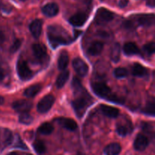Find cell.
Wrapping results in <instances>:
<instances>
[{"label": "cell", "instance_id": "6da1fadb", "mask_svg": "<svg viewBox=\"0 0 155 155\" xmlns=\"http://www.w3.org/2000/svg\"><path fill=\"white\" fill-rule=\"evenodd\" d=\"M114 19V14L110 11L101 8L98 9L95 17V22L98 24H104L108 23Z\"/></svg>", "mask_w": 155, "mask_h": 155}, {"label": "cell", "instance_id": "7a4b0ae2", "mask_svg": "<svg viewBox=\"0 0 155 155\" xmlns=\"http://www.w3.org/2000/svg\"><path fill=\"white\" fill-rule=\"evenodd\" d=\"M54 97L52 95H47L39 101L37 105V110L40 114H45L51 108L54 103Z\"/></svg>", "mask_w": 155, "mask_h": 155}, {"label": "cell", "instance_id": "3957f363", "mask_svg": "<svg viewBox=\"0 0 155 155\" xmlns=\"http://www.w3.org/2000/svg\"><path fill=\"white\" fill-rule=\"evenodd\" d=\"M17 71L18 77L22 80H27L31 78L32 71L28 68L27 62L24 60H19L17 64Z\"/></svg>", "mask_w": 155, "mask_h": 155}, {"label": "cell", "instance_id": "277c9868", "mask_svg": "<svg viewBox=\"0 0 155 155\" xmlns=\"http://www.w3.org/2000/svg\"><path fill=\"white\" fill-rule=\"evenodd\" d=\"M92 89L98 96L101 97V98H106L110 94V88L104 83H92Z\"/></svg>", "mask_w": 155, "mask_h": 155}, {"label": "cell", "instance_id": "5b68a950", "mask_svg": "<svg viewBox=\"0 0 155 155\" xmlns=\"http://www.w3.org/2000/svg\"><path fill=\"white\" fill-rule=\"evenodd\" d=\"M73 67L76 73L80 77H85L89 71V68L86 62L80 58H75L73 61Z\"/></svg>", "mask_w": 155, "mask_h": 155}, {"label": "cell", "instance_id": "8992f818", "mask_svg": "<svg viewBox=\"0 0 155 155\" xmlns=\"http://www.w3.org/2000/svg\"><path fill=\"white\" fill-rule=\"evenodd\" d=\"M32 107H33L32 103L26 100H18L12 104V107L14 110L21 114L28 112L29 110H31Z\"/></svg>", "mask_w": 155, "mask_h": 155}, {"label": "cell", "instance_id": "52a82bcc", "mask_svg": "<svg viewBox=\"0 0 155 155\" xmlns=\"http://www.w3.org/2000/svg\"><path fill=\"white\" fill-rule=\"evenodd\" d=\"M148 144H149V141L148 138L144 135L139 134L136 136L134 141V148L136 151H142L146 149L147 147L148 146Z\"/></svg>", "mask_w": 155, "mask_h": 155}, {"label": "cell", "instance_id": "ba28073f", "mask_svg": "<svg viewBox=\"0 0 155 155\" xmlns=\"http://www.w3.org/2000/svg\"><path fill=\"white\" fill-rule=\"evenodd\" d=\"M87 21V15L85 13H77L71 17L69 21L74 27H81Z\"/></svg>", "mask_w": 155, "mask_h": 155}, {"label": "cell", "instance_id": "9c48e42d", "mask_svg": "<svg viewBox=\"0 0 155 155\" xmlns=\"http://www.w3.org/2000/svg\"><path fill=\"white\" fill-rule=\"evenodd\" d=\"M42 12L45 16L47 17H54L58 15L59 12V8L56 3L50 2L44 5L42 8Z\"/></svg>", "mask_w": 155, "mask_h": 155}, {"label": "cell", "instance_id": "30bf717a", "mask_svg": "<svg viewBox=\"0 0 155 155\" xmlns=\"http://www.w3.org/2000/svg\"><path fill=\"white\" fill-rule=\"evenodd\" d=\"M137 21L140 25L144 27H150L155 25V15L153 14H146V15H139Z\"/></svg>", "mask_w": 155, "mask_h": 155}, {"label": "cell", "instance_id": "8fae6325", "mask_svg": "<svg viewBox=\"0 0 155 155\" xmlns=\"http://www.w3.org/2000/svg\"><path fill=\"white\" fill-rule=\"evenodd\" d=\"M30 32H31L32 35L34 36L35 38H39L40 36L41 33H42V22L41 20L36 19L33 21L31 24H30Z\"/></svg>", "mask_w": 155, "mask_h": 155}, {"label": "cell", "instance_id": "7c38bea8", "mask_svg": "<svg viewBox=\"0 0 155 155\" xmlns=\"http://www.w3.org/2000/svg\"><path fill=\"white\" fill-rule=\"evenodd\" d=\"M58 122L66 130L70 131H74L77 129V124L75 120L70 118L61 117L58 119Z\"/></svg>", "mask_w": 155, "mask_h": 155}, {"label": "cell", "instance_id": "4fadbf2b", "mask_svg": "<svg viewBox=\"0 0 155 155\" xmlns=\"http://www.w3.org/2000/svg\"><path fill=\"white\" fill-rule=\"evenodd\" d=\"M101 110L105 116L108 117L110 118H116L119 116L120 111L116 107H111V106L105 105L103 104L101 106Z\"/></svg>", "mask_w": 155, "mask_h": 155}, {"label": "cell", "instance_id": "5bb4252c", "mask_svg": "<svg viewBox=\"0 0 155 155\" xmlns=\"http://www.w3.org/2000/svg\"><path fill=\"white\" fill-rule=\"evenodd\" d=\"M72 105L75 111L77 112V114H79L83 113V110L86 109V105H87V102L84 98H78L73 101Z\"/></svg>", "mask_w": 155, "mask_h": 155}, {"label": "cell", "instance_id": "9a60e30c", "mask_svg": "<svg viewBox=\"0 0 155 155\" xmlns=\"http://www.w3.org/2000/svg\"><path fill=\"white\" fill-rule=\"evenodd\" d=\"M103 48H104V45L102 42H95L90 45V46L88 48V53L90 55L96 56L101 54Z\"/></svg>", "mask_w": 155, "mask_h": 155}, {"label": "cell", "instance_id": "2e32d148", "mask_svg": "<svg viewBox=\"0 0 155 155\" xmlns=\"http://www.w3.org/2000/svg\"><path fill=\"white\" fill-rule=\"evenodd\" d=\"M33 54L37 58L42 59L46 55V48L44 45L40 43H36L33 45Z\"/></svg>", "mask_w": 155, "mask_h": 155}, {"label": "cell", "instance_id": "e0dca14e", "mask_svg": "<svg viewBox=\"0 0 155 155\" xmlns=\"http://www.w3.org/2000/svg\"><path fill=\"white\" fill-rule=\"evenodd\" d=\"M105 155H118L121 152V146L118 143H111L105 147L104 150Z\"/></svg>", "mask_w": 155, "mask_h": 155}, {"label": "cell", "instance_id": "ac0fdd59", "mask_svg": "<svg viewBox=\"0 0 155 155\" xmlns=\"http://www.w3.org/2000/svg\"><path fill=\"white\" fill-rule=\"evenodd\" d=\"M42 89V86L40 84H35L32 85L30 87L27 88L24 92V95L27 98H32L35 95H37Z\"/></svg>", "mask_w": 155, "mask_h": 155}, {"label": "cell", "instance_id": "d6986e66", "mask_svg": "<svg viewBox=\"0 0 155 155\" xmlns=\"http://www.w3.org/2000/svg\"><path fill=\"white\" fill-rule=\"evenodd\" d=\"M68 63H69V57L66 51H62L61 53L60 56L58 57V69L61 71H64L68 67Z\"/></svg>", "mask_w": 155, "mask_h": 155}, {"label": "cell", "instance_id": "ffe728a7", "mask_svg": "<svg viewBox=\"0 0 155 155\" xmlns=\"http://www.w3.org/2000/svg\"><path fill=\"white\" fill-rule=\"evenodd\" d=\"M124 51L127 55H134L139 54V47L133 42H127L124 46Z\"/></svg>", "mask_w": 155, "mask_h": 155}, {"label": "cell", "instance_id": "44dd1931", "mask_svg": "<svg viewBox=\"0 0 155 155\" xmlns=\"http://www.w3.org/2000/svg\"><path fill=\"white\" fill-rule=\"evenodd\" d=\"M48 40L52 48H56L58 45L67 43L66 39L61 36H55L54 34H48Z\"/></svg>", "mask_w": 155, "mask_h": 155}, {"label": "cell", "instance_id": "7402d4cb", "mask_svg": "<svg viewBox=\"0 0 155 155\" xmlns=\"http://www.w3.org/2000/svg\"><path fill=\"white\" fill-rule=\"evenodd\" d=\"M69 72L68 71H64V70L59 74V76L57 78V80H56V86H57L58 89H61V88H62L64 86L65 83H67V81L69 79Z\"/></svg>", "mask_w": 155, "mask_h": 155}, {"label": "cell", "instance_id": "603a6c76", "mask_svg": "<svg viewBox=\"0 0 155 155\" xmlns=\"http://www.w3.org/2000/svg\"><path fill=\"white\" fill-rule=\"evenodd\" d=\"M120 57V46L119 43H115L110 51V58L114 62H118Z\"/></svg>", "mask_w": 155, "mask_h": 155}, {"label": "cell", "instance_id": "cb8c5ba5", "mask_svg": "<svg viewBox=\"0 0 155 155\" xmlns=\"http://www.w3.org/2000/svg\"><path fill=\"white\" fill-rule=\"evenodd\" d=\"M132 73L136 77H144L147 74V70L140 64H135L133 67Z\"/></svg>", "mask_w": 155, "mask_h": 155}, {"label": "cell", "instance_id": "d4e9b609", "mask_svg": "<svg viewBox=\"0 0 155 155\" xmlns=\"http://www.w3.org/2000/svg\"><path fill=\"white\" fill-rule=\"evenodd\" d=\"M54 130V127L49 123H44L38 129V132L42 135H49Z\"/></svg>", "mask_w": 155, "mask_h": 155}, {"label": "cell", "instance_id": "484cf974", "mask_svg": "<svg viewBox=\"0 0 155 155\" xmlns=\"http://www.w3.org/2000/svg\"><path fill=\"white\" fill-rule=\"evenodd\" d=\"M33 148H34L35 151L38 153L39 154H44L46 151V148H45V145L42 141H36V142L33 143Z\"/></svg>", "mask_w": 155, "mask_h": 155}, {"label": "cell", "instance_id": "4316f807", "mask_svg": "<svg viewBox=\"0 0 155 155\" xmlns=\"http://www.w3.org/2000/svg\"><path fill=\"white\" fill-rule=\"evenodd\" d=\"M33 121V117L27 113H22L19 117V122L24 125H30Z\"/></svg>", "mask_w": 155, "mask_h": 155}, {"label": "cell", "instance_id": "83f0119b", "mask_svg": "<svg viewBox=\"0 0 155 155\" xmlns=\"http://www.w3.org/2000/svg\"><path fill=\"white\" fill-rule=\"evenodd\" d=\"M145 114L155 117V103H148L142 110Z\"/></svg>", "mask_w": 155, "mask_h": 155}, {"label": "cell", "instance_id": "f1b7e54d", "mask_svg": "<svg viewBox=\"0 0 155 155\" xmlns=\"http://www.w3.org/2000/svg\"><path fill=\"white\" fill-rule=\"evenodd\" d=\"M114 75L116 78H124L128 75V71L124 68H118L114 70Z\"/></svg>", "mask_w": 155, "mask_h": 155}, {"label": "cell", "instance_id": "f546056e", "mask_svg": "<svg viewBox=\"0 0 155 155\" xmlns=\"http://www.w3.org/2000/svg\"><path fill=\"white\" fill-rule=\"evenodd\" d=\"M144 50L148 54H152L155 53V42H149L144 45Z\"/></svg>", "mask_w": 155, "mask_h": 155}, {"label": "cell", "instance_id": "4dcf8cb0", "mask_svg": "<svg viewBox=\"0 0 155 155\" xmlns=\"http://www.w3.org/2000/svg\"><path fill=\"white\" fill-rule=\"evenodd\" d=\"M106 99L109 100V101H111V102L117 103V104H124V98H120V97H118L117 95H111V94H110V95L106 98Z\"/></svg>", "mask_w": 155, "mask_h": 155}, {"label": "cell", "instance_id": "1f68e13d", "mask_svg": "<svg viewBox=\"0 0 155 155\" xmlns=\"http://www.w3.org/2000/svg\"><path fill=\"white\" fill-rule=\"evenodd\" d=\"M21 45V41L20 39H16L15 42H13L12 45L10 47V52L11 53H15L18 51L20 48Z\"/></svg>", "mask_w": 155, "mask_h": 155}, {"label": "cell", "instance_id": "d6a6232c", "mask_svg": "<svg viewBox=\"0 0 155 155\" xmlns=\"http://www.w3.org/2000/svg\"><path fill=\"white\" fill-rule=\"evenodd\" d=\"M4 138H5V142L6 145H9L11 144L12 141V132L9 131L8 130H5L4 132Z\"/></svg>", "mask_w": 155, "mask_h": 155}, {"label": "cell", "instance_id": "836d02e7", "mask_svg": "<svg viewBox=\"0 0 155 155\" xmlns=\"http://www.w3.org/2000/svg\"><path fill=\"white\" fill-rule=\"evenodd\" d=\"M117 133H118V135L121 136H126L128 134V130L126 127L124 126H118L117 128Z\"/></svg>", "mask_w": 155, "mask_h": 155}, {"label": "cell", "instance_id": "e575fe53", "mask_svg": "<svg viewBox=\"0 0 155 155\" xmlns=\"http://www.w3.org/2000/svg\"><path fill=\"white\" fill-rule=\"evenodd\" d=\"M72 86H73V87L74 88V89H78L79 87L81 86V84H80V80H79V79H77V78H74V80H73Z\"/></svg>", "mask_w": 155, "mask_h": 155}, {"label": "cell", "instance_id": "d590c367", "mask_svg": "<svg viewBox=\"0 0 155 155\" xmlns=\"http://www.w3.org/2000/svg\"><path fill=\"white\" fill-rule=\"evenodd\" d=\"M128 4V0H120L119 2V5L120 7L121 8H124Z\"/></svg>", "mask_w": 155, "mask_h": 155}, {"label": "cell", "instance_id": "8d00e7d4", "mask_svg": "<svg viewBox=\"0 0 155 155\" xmlns=\"http://www.w3.org/2000/svg\"><path fill=\"white\" fill-rule=\"evenodd\" d=\"M147 5L151 8H155V0H147Z\"/></svg>", "mask_w": 155, "mask_h": 155}, {"label": "cell", "instance_id": "74e56055", "mask_svg": "<svg viewBox=\"0 0 155 155\" xmlns=\"http://www.w3.org/2000/svg\"><path fill=\"white\" fill-rule=\"evenodd\" d=\"M4 71H3V69L2 68V67L0 66V81H2V80L4 79Z\"/></svg>", "mask_w": 155, "mask_h": 155}, {"label": "cell", "instance_id": "f35d334b", "mask_svg": "<svg viewBox=\"0 0 155 155\" xmlns=\"http://www.w3.org/2000/svg\"><path fill=\"white\" fill-rule=\"evenodd\" d=\"M3 102H4V98H3V97H2L0 95V104H3Z\"/></svg>", "mask_w": 155, "mask_h": 155}, {"label": "cell", "instance_id": "ab89813d", "mask_svg": "<svg viewBox=\"0 0 155 155\" xmlns=\"http://www.w3.org/2000/svg\"><path fill=\"white\" fill-rule=\"evenodd\" d=\"M8 155H19V154H18V153H16V152H11V153H9V154Z\"/></svg>", "mask_w": 155, "mask_h": 155}, {"label": "cell", "instance_id": "60d3db41", "mask_svg": "<svg viewBox=\"0 0 155 155\" xmlns=\"http://www.w3.org/2000/svg\"><path fill=\"white\" fill-rule=\"evenodd\" d=\"M21 1H23V2H24V1H26V0H21Z\"/></svg>", "mask_w": 155, "mask_h": 155}]
</instances>
